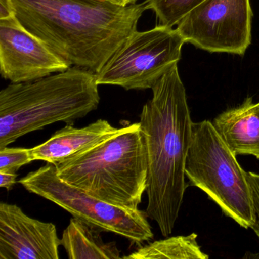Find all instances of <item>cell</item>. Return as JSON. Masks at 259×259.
<instances>
[{"mask_svg":"<svg viewBox=\"0 0 259 259\" xmlns=\"http://www.w3.org/2000/svg\"><path fill=\"white\" fill-rule=\"evenodd\" d=\"M19 22L71 66L99 72L147 10L145 2L10 0Z\"/></svg>","mask_w":259,"mask_h":259,"instance_id":"6da1fadb","label":"cell"},{"mask_svg":"<svg viewBox=\"0 0 259 259\" xmlns=\"http://www.w3.org/2000/svg\"><path fill=\"white\" fill-rule=\"evenodd\" d=\"M72 67L31 34L16 15L0 19V72L12 83L35 81Z\"/></svg>","mask_w":259,"mask_h":259,"instance_id":"9c48e42d","label":"cell"},{"mask_svg":"<svg viewBox=\"0 0 259 259\" xmlns=\"http://www.w3.org/2000/svg\"><path fill=\"white\" fill-rule=\"evenodd\" d=\"M108 121L96 122L77 128L68 124L56 132L45 143L31 148L33 160H43L54 166L91 149L119 131Z\"/></svg>","mask_w":259,"mask_h":259,"instance_id":"8fae6325","label":"cell"},{"mask_svg":"<svg viewBox=\"0 0 259 259\" xmlns=\"http://www.w3.org/2000/svg\"><path fill=\"white\" fill-rule=\"evenodd\" d=\"M113 4H118L120 6H128L131 4H136L137 0H109Z\"/></svg>","mask_w":259,"mask_h":259,"instance_id":"ffe728a7","label":"cell"},{"mask_svg":"<svg viewBox=\"0 0 259 259\" xmlns=\"http://www.w3.org/2000/svg\"><path fill=\"white\" fill-rule=\"evenodd\" d=\"M32 161L31 149L9 147L0 149V172L16 174L22 166Z\"/></svg>","mask_w":259,"mask_h":259,"instance_id":"2e32d148","label":"cell"},{"mask_svg":"<svg viewBox=\"0 0 259 259\" xmlns=\"http://www.w3.org/2000/svg\"><path fill=\"white\" fill-rule=\"evenodd\" d=\"M185 174L226 216L243 228L251 227L254 216L246 172L210 121L192 122Z\"/></svg>","mask_w":259,"mask_h":259,"instance_id":"5b68a950","label":"cell"},{"mask_svg":"<svg viewBox=\"0 0 259 259\" xmlns=\"http://www.w3.org/2000/svg\"><path fill=\"white\" fill-rule=\"evenodd\" d=\"M59 178L101 201L139 209L148 187V151L139 122L56 165Z\"/></svg>","mask_w":259,"mask_h":259,"instance_id":"277c9868","label":"cell"},{"mask_svg":"<svg viewBox=\"0 0 259 259\" xmlns=\"http://www.w3.org/2000/svg\"><path fill=\"white\" fill-rule=\"evenodd\" d=\"M204 0H145L147 10L155 13L159 25L174 28Z\"/></svg>","mask_w":259,"mask_h":259,"instance_id":"9a60e30c","label":"cell"},{"mask_svg":"<svg viewBox=\"0 0 259 259\" xmlns=\"http://www.w3.org/2000/svg\"><path fill=\"white\" fill-rule=\"evenodd\" d=\"M19 183L31 193L52 201L101 231L112 232L136 244L154 238L146 212L117 207L65 183L59 178L54 164L47 163Z\"/></svg>","mask_w":259,"mask_h":259,"instance_id":"8992f818","label":"cell"},{"mask_svg":"<svg viewBox=\"0 0 259 259\" xmlns=\"http://www.w3.org/2000/svg\"><path fill=\"white\" fill-rule=\"evenodd\" d=\"M212 124L235 155L259 159V103L246 98L241 105L218 115Z\"/></svg>","mask_w":259,"mask_h":259,"instance_id":"7c38bea8","label":"cell"},{"mask_svg":"<svg viewBox=\"0 0 259 259\" xmlns=\"http://www.w3.org/2000/svg\"><path fill=\"white\" fill-rule=\"evenodd\" d=\"M15 14L14 9L10 0H0V19Z\"/></svg>","mask_w":259,"mask_h":259,"instance_id":"d6986e66","label":"cell"},{"mask_svg":"<svg viewBox=\"0 0 259 259\" xmlns=\"http://www.w3.org/2000/svg\"><path fill=\"white\" fill-rule=\"evenodd\" d=\"M95 74L72 66L68 70L0 92V149L57 122L71 124L98 109Z\"/></svg>","mask_w":259,"mask_h":259,"instance_id":"3957f363","label":"cell"},{"mask_svg":"<svg viewBox=\"0 0 259 259\" xmlns=\"http://www.w3.org/2000/svg\"><path fill=\"white\" fill-rule=\"evenodd\" d=\"M18 174H13V172H0V187L4 188L8 191L13 189V186L16 184V178Z\"/></svg>","mask_w":259,"mask_h":259,"instance_id":"ac0fdd59","label":"cell"},{"mask_svg":"<svg viewBox=\"0 0 259 259\" xmlns=\"http://www.w3.org/2000/svg\"><path fill=\"white\" fill-rule=\"evenodd\" d=\"M142 108L141 128L148 151V218L163 236L172 233L183 204L185 164L192 139V121L178 64L152 88Z\"/></svg>","mask_w":259,"mask_h":259,"instance_id":"7a4b0ae2","label":"cell"},{"mask_svg":"<svg viewBox=\"0 0 259 259\" xmlns=\"http://www.w3.org/2000/svg\"><path fill=\"white\" fill-rule=\"evenodd\" d=\"M60 245L55 224L28 216L16 204L0 203V259H58Z\"/></svg>","mask_w":259,"mask_h":259,"instance_id":"30bf717a","label":"cell"},{"mask_svg":"<svg viewBox=\"0 0 259 259\" xmlns=\"http://www.w3.org/2000/svg\"><path fill=\"white\" fill-rule=\"evenodd\" d=\"M252 16L250 0H204L176 29L198 49L243 56L251 45Z\"/></svg>","mask_w":259,"mask_h":259,"instance_id":"ba28073f","label":"cell"},{"mask_svg":"<svg viewBox=\"0 0 259 259\" xmlns=\"http://www.w3.org/2000/svg\"><path fill=\"white\" fill-rule=\"evenodd\" d=\"M101 230L72 218L65 229L61 245L69 259H119L120 251L115 242H104Z\"/></svg>","mask_w":259,"mask_h":259,"instance_id":"4fadbf2b","label":"cell"},{"mask_svg":"<svg viewBox=\"0 0 259 259\" xmlns=\"http://www.w3.org/2000/svg\"><path fill=\"white\" fill-rule=\"evenodd\" d=\"M185 41L177 30L158 25L133 31L95 74L98 85L119 86L125 90L151 89L181 60Z\"/></svg>","mask_w":259,"mask_h":259,"instance_id":"52a82bcc","label":"cell"},{"mask_svg":"<svg viewBox=\"0 0 259 259\" xmlns=\"http://www.w3.org/2000/svg\"><path fill=\"white\" fill-rule=\"evenodd\" d=\"M245 175L251 194V207L254 216V221L250 228L254 230L259 238V174L247 172Z\"/></svg>","mask_w":259,"mask_h":259,"instance_id":"e0dca14e","label":"cell"},{"mask_svg":"<svg viewBox=\"0 0 259 259\" xmlns=\"http://www.w3.org/2000/svg\"><path fill=\"white\" fill-rule=\"evenodd\" d=\"M198 235L172 236L162 240L150 242L140 247L123 258L133 259H207L208 255L201 251L197 242Z\"/></svg>","mask_w":259,"mask_h":259,"instance_id":"5bb4252c","label":"cell"}]
</instances>
